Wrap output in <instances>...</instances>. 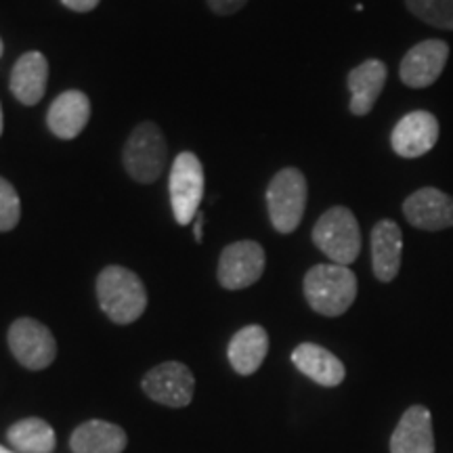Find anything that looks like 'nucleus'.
<instances>
[{
	"instance_id": "3",
	"label": "nucleus",
	"mask_w": 453,
	"mask_h": 453,
	"mask_svg": "<svg viewBox=\"0 0 453 453\" xmlns=\"http://www.w3.org/2000/svg\"><path fill=\"white\" fill-rule=\"evenodd\" d=\"M309 187L298 168H283L267 187V211L277 234H292L298 229L307 208Z\"/></svg>"
},
{
	"instance_id": "29",
	"label": "nucleus",
	"mask_w": 453,
	"mask_h": 453,
	"mask_svg": "<svg viewBox=\"0 0 453 453\" xmlns=\"http://www.w3.org/2000/svg\"><path fill=\"white\" fill-rule=\"evenodd\" d=\"M3 50H4V47H3V41H0V57H3Z\"/></svg>"
},
{
	"instance_id": "19",
	"label": "nucleus",
	"mask_w": 453,
	"mask_h": 453,
	"mask_svg": "<svg viewBox=\"0 0 453 453\" xmlns=\"http://www.w3.org/2000/svg\"><path fill=\"white\" fill-rule=\"evenodd\" d=\"M269 353V334L263 326H246L226 347L229 364L240 376H252Z\"/></svg>"
},
{
	"instance_id": "21",
	"label": "nucleus",
	"mask_w": 453,
	"mask_h": 453,
	"mask_svg": "<svg viewBox=\"0 0 453 453\" xmlns=\"http://www.w3.org/2000/svg\"><path fill=\"white\" fill-rule=\"evenodd\" d=\"M7 439L19 453H50L55 449V430L41 418H26L9 428Z\"/></svg>"
},
{
	"instance_id": "13",
	"label": "nucleus",
	"mask_w": 453,
	"mask_h": 453,
	"mask_svg": "<svg viewBox=\"0 0 453 453\" xmlns=\"http://www.w3.org/2000/svg\"><path fill=\"white\" fill-rule=\"evenodd\" d=\"M403 234L395 220H378L372 229V269L378 281L390 283L399 275Z\"/></svg>"
},
{
	"instance_id": "1",
	"label": "nucleus",
	"mask_w": 453,
	"mask_h": 453,
	"mask_svg": "<svg viewBox=\"0 0 453 453\" xmlns=\"http://www.w3.org/2000/svg\"><path fill=\"white\" fill-rule=\"evenodd\" d=\"M97 298L113 324H134L147 309V290L134 271L120 265L105 267L97 277Z\"/></svg>"
},
{
	"instance_id": "6",
	"label": "nucleus",
	"mask_w": 453,
	"mask_h": 453,
	"mask_svg": "<svg viewBox=\"0 0 453 453\" xmlns=\"http://www.w3.org/2000/svg\"><path fill=\"white\" fill-rule=\"evenodd\" d=\"M170 203H173L174 220L179 225H189L200 212L203 197V166L200 157L191 151H183L173 162L170 170Z\"/></svg>"
},
{
	"instance_id": "14",
	"label": "nucleus",
	"mask_w": 453,
	"mask_h": 453,
	"mask_svg": "<svg viewBox=\"0 0 453 453\" xmlns=\"http://www.w3.org/2000/svg\"><path fill=\"white\" fill-rule=\"evenodd\" d=\"M390 453H434L433 416L426 407L411 405L390 437Z\"/></svg>"
},
{
	"instance_id": "15",
	"label": "nucleus",
	"mask_w": 453,
	"mask_h": 453,
	"mask_svg": "<svg viewBox=\"0 0 453 453\" xmlns=\"http://www.w3.org/2000/svg\"><path fill=\"white\" fill-rule=\"evenodd\" d=\"M388 70L380 59H367L349 72L347 84L350 90L349 110L353 116H367L376 105L387 84Z\"/></svg>"
},
{
	"instance_id": "22",
	"label": "nucleus",
	"mask_w": 453,
	"mask_h": 453,
	"mask_svg": "<svg viewBox=\"0 0 453 453\" xmlns=\"http://www.w3.org/2000/svg\"><path fill=\"white\" fill-rule=\"evenodd\" d=\"M405 7L424 24L453 32V0H405Z\"/></svg>"
},
{
	"instance_id": "4",
	"label": "nucleus",
	"mask_w": 453,
	"mask_h": 453,
	"mask_svg": "<svg viewBox=\"0 0 453 453\" xmlns=\"http://www.w3.org/2000/svg\"><path fill=\"white\" fill-rule=\"evenodd\" d=\"M313 242L332 263L349 267L361 252V229L355 214L344 206L330 208L315 223Z\"/></svg>"
},
{
	"instance_id": "20",
	"label": "nucleus",
	"mask_w": 453,
	"mask_h": 453,
	"mask_svg": "<svg viewBox=\"0 0 453 453\" xmlns=\"http://www.w3.org/2000/svg\"><path fill=\"white\" fill-rule=\"evenodd\" d=\"M128 437L118 424L88 420L72 433L70 447L73 453H122Z\"/></svg>"
},
{
	"instance_id": "18",
	"label": "nucleus",
	"mask_w": 453,
	"mask_h": 453,
	"mask_svg": "<svg viewBox=\"0 0 453 453\" xmlns=\"http://www.w3.org/2000/svg\"><path fill=\"white\" fill-rule=\"evenodd\" d=\"M49 78V61L38 50L21 55L11 72V93L24 105H36L44 97Z\"/></svg>"
},
{
	"instance_id": "9",
	"label": "nucleus",
	"mask_w": 453,
	"mask_h": 453,
	"mask_svg": "<svg viewBox=\"0 0 453 453\" xmlns=\"http://www.w3.org/2000/svg\"><path fill=\"white\" fill-rule=\"evenodd\" d=\"M141 387L156 403L179 410V407L189 405L194 399L196 378L185 364L166 361V364L156 365L154 370L147 372Z\"/></svg>"
},
{
	"instance_id": "23",
	"label": "nucleus",
	"mask_w": 453,
	"mask_h": 453,
	"mask_svg": "<svg viewBox=\"0 0 453 453\" xmlns=\"http://www.w3.org/2000/svg\"><path fill=\"white\" fill-rule=\"evenodd\" d=\"M21 217V202L15 187L0 177V231L15 229Z\"/></svg>"
},
{
	"instance_id": "26",
	"label": "nucleus",
	"mask_w": 453,
	"mask_h": 453,
	"mask_svg": "<svg viewBox=\"0 0 453 453\" xmlns=\"http://www.w3.org/2000/svg\"><path fill=\"white\" fill-rule=\"evenodd\" d=\"M194 237H196V242H202V240H203V212H197V214H196Z\"/></svg>"
},
{
	"instance_id": "27",
	"label": "nucleus",
	"mask_w": 453,
	"mask_h": 453,
	"mask_svg": "<svg viewBox=\"0 0 453 453\" xmlns=\"http://www.w3.org/2000/svg\"><path fill=\"white\" fill-rule=\"evenodd\" d=\"M0 134H3V107H0Z\"/></svg>"
},
{
	"instance_id": "28",
	"label": "nucleus",
	"mask_w": 453,
	"mask_h": 453,
	"mask_svg": "<svg viewBox=\"0 0 453 453\" xmlns=\"http://www.w3.org/2000/svg\"><path fill=\"white\" fill-rule=\"evenodd\" d=\"M0 453H17V451H11V449H7V447L0 445Z\"/></svg>"
},
{
	"instance_id": "2",
	"label": "nucleus",
	"mask_w": 453,
	"mask_h": 453,
	"mask_svg": "<svg viewBox=\"0 0 453 453\" xmlns=\"http://www.w3.org/2000/svg\"><path fill=\"white\" fill-rule=\"evenodd\" d=\"M304 298L315 313L340 317L353 307L357 298V275L344 265H315L304 275Z\"/></svg>"
},
{
	"instance_id": "8",
	"label": "nucleus",
	"mask_w": 453,
	"mask_h": 453,
	"mask_svg": "<svg viewBox=\"0 0 453 453\" xmlns=\"http://www.w3.org/2000/svg\"><path fill=\"white\" fill-rule=\"evenodd\" d=\"M263 246L258 242L242 240L229 243L219 258V283L225 290H243L257 283L265 273Z\"/></svg>"
},
{
	"instance_id": "17",
	"label": "nucleus",
	"mask_w": 453,
	"mask_h": 453,
	"mask_svg": "<svg viewBox=\"0 0 453 453\" xmlns=\"http://www.w3.org/2000/svg\"><path fill=\"white\" fill-rule=\"evenodd\" d=\"M292 364L296 365L300 373H304L319 387H338V384H342L344 376H347L342 361L327 349L313 342L298 344L292 350Z\"/></svg>"
},
{
	"instance_id": "16",
	"label": "nucleus",
	"mask_w": 453,
	"mask_h": 453,
	"mask_svg": "<svg viewBox=\"0 0 453 453\" xmlns=\"http://www.w3.org/2000/svg\"><path fill=\"white\" fill-rule=\"evenodd\" d=\"M90 120V101L82 90H65L49 107L47 124L59 139H76Z\"/></svg>"
},
{
	"instance_id": "12",
	"label": "nucleus",
	"mask_w": 453,
	"mask_h": 453,
	"mask_svg": "<svg viewBox=\"0 0 453 453\" xmlns=\"http://www.w3.org/2000/svg\"><path fill=\"white\" fill-rule=\"evenodd\" d=\"M407 223L422 231H445L453 226V196L434 187H422L403 202Z\"/></svg>"
},
{
	"instance_id": "7",
	"label": "nucleus",
	"mask_w": 453,
	"mask_h": 453,
	"mask_svg": "<svg viewBox=\"0 0 453 453\" xmlns=\"http://www.w3.org/2000/svg\"><path fill=\"white\" fill-rule=\"evenodd\" d=\"M9 349L21 365L27 370H44L55 361L57 342L53 334L41 321L21 317L9 327Z\"/></svg>"
},
{
	"instance_id": "25",
	"label": "nucleus",
	"mask_w": 453,
	"mask_h": 453,
	"mask_svg": "<svg viewBox=\"0 0 453 453\" xmlns=\"http://www.w3.org/2000/svg\"><path fill=\"white\" fill-rule=\"evenodd\" d=\"M67 9L78 11V13H88L99 4V0H61Z\"/></svg>"
},
{
	"instance_id": "5",
	"label": "nucleus",
	"mask_w": 453,
	"mask_h": 453,
	"mask_svg": "<svg viewBox=\"0 0 453 453\" xmlns=\"http://www.w3.org/2000/svg\"><path fill=\"white\" fill-rule=\"evenodd\" d=\"M168 147L162 130L154 122H143L133 130L124 145L122 162L127 173L137 183H154L166 164Z\"/></svg>"
},
{
	"instance_id": "11",
	"label": "nucleus",
	"mask_w": 453,
	"mask_h": 453,
	"mask_svg": "<svg viewBox=\"0 0 453 453\" xmlns=\"http://www.w3.org/2000/svg\"><path fill=\"white\" fill-rule=\"evenodd\" d=\"M439 141V120L434 113L426 110H416L405 113L399 122L395 124L390 133V145L396 156L405 160H416V157L426 156Z\"/></svg>"
},
{
	"instance_id": "10",
	"label": "nucleus",
	"mask_w": 453,
	"mask_h": 453,
	"mask_svg": "<svg viewBox=\"0 0 453 453\" xmlns=\"http://www.w3.org/2000/svg\"><path fill=\"white\" fill-rule=\"evenodd\" d=\"M449 59V44L439 38L422 41L407 50L399 65V78L410 88H426L443 73Z\"/></svg>"
},
{
	"instance_id": "24",
	"label": "nucleus",
	"mask_w": 453,
	"mask_h": 453,
	"mask_svg": "<svg viewBox=\"0 0 453 453\" xmlns=\"http://www.w3.org/2000/svg\"><path fill=\"white\" fill-rule=\"evenodd\" d=\"M248 0H208V7L217 15H234L246 7Z\"/></svg>"
}]
</instances>
